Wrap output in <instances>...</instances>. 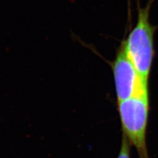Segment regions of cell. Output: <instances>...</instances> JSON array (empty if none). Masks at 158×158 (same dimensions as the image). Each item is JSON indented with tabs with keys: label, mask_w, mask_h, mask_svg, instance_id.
Masks as SVG:
<instances>
[{
	"label": "cell",
	"mask_w": 158,
	"mask_h": 158,
	"mask_svg": "<svg viewBox=\"0 0 158 158\" xmlns=\"http://www.w3.org/2000/svg\"><path fill=\"white\" fill-rule=\"evenodd\" d=\"M149 98H133L118 103L123 135L135 148L139 158H149L146 134Z\"/></svg>",
	"instance_id": "2"
},
{
	"label": "cell",
	"mask_w": 158,
	"mask_h": 158,
	"mask_svg": "<svg viewBox=\"0 0 158 158\" xmlns=\"http://www.w3.org/2000/svg\"><path fill=\"white\" fill-rule=\"evenodd\" d=\"M111 67L114 77L117 103L133 98H149L148 82L143 78L126 53L123 41Z\"/></svg>",
	"instance_id": "3"
},
{
	"label": "cell",
	"mask_w": 158,
	"mask_h": 158,
	"mask_svg": "<svg viewBox=\"0 0 158 158\" xmlns=\"http://www.w3.org/2000/svg\"><path fill=\"white\" fill-rule=\"evenodd\" d=\"M131 144L128 141L127 138L123 135L121 146L120 148L119 153L117 158H131L130 156V147Z\"/></svg>",
	"instance_id": "4"
},
{
	"label": "cell",
	"mask_w": 158,
	"mask_h": 158,
	"mask_svg": "<svg viewBox=\"0 0 158 158\" xmlns=\"http://www.w3.org/2000/svg\"><path fill=\"white\" fill-rule=\"evenodd\" d=\"M154 0H149L144 7L138 2L137 23L123 40L127 56L140 76L149 80L155 55L154 34L157 27L150 22V10Z\"/></svg>",
	"instance_id": "1"
}]
</instances>
